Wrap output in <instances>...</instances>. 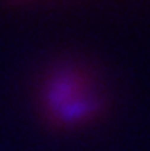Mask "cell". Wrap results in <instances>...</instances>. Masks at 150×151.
Instances as JSON below:
<instances>
[{
	"label": "cell",
	"instance_id": "cell-1",
	"mask_svg": "<svg viewBox=\"0 0 150 151\" xmlns=\"http://www.w3.org/2000/svg\"><path fill=\"white\" fill-rule=\"evenodd\" d=\"M49 116L63 125L82 123L96 111L100 99L91 82L79 71L65 70L51 76L44 94Z\"/></svg>",
	"mask_w": 150,
	"mask_h": 151
}]
</instances>
